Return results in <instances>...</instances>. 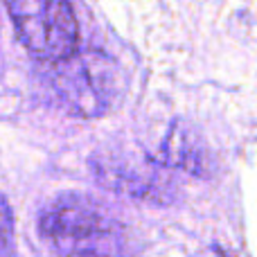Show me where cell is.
I'll list each match as a JSON object with an SVG mask.
<instances>
[{
    "mask_svg": "<svg viewBox=\"0 0 257 257\" xmlns=\"http://www.w3.org/2000/svg\"><path fill=\"white\" fill-rule=\"evenodd\" d=\"M39 232L61 257H133L136 239L124 221L86 194L54 196L39 214Z\"/></svg>",
    "mask_w": 257,
    "mask_h": 257,
    "instance_id": "6da1fadb",
    "label": "cell"
},
{
    "mask_svg": "<svg viewBox=\"0 0 257 257\" xmlns=\"http://www.w3.org/2000/svg\"><path fill=\"white\" fill-rule=\"evenodd\" d=\"M52 99L75 117L93 120L111 113L124 95V75L102 52H79L50 61L45 75Z\"/></svg>",
    "mask_w": 257,
    "mask_h": 257,
    "instance_id": "7a4b0ae2",
    "label": "cell"
},
{
    "mask_svg": "<svg viewBox=\"0 0 257 257\" xmlns=\"http://www.w3.org/2000/svg\"><path fill=\"white\" fill-rule=\"evenodd\" d=\"M21 45L39 61H57L79 45L70 0H5Z\"/></svg>",
    "mask_w": 257,
    "mask_h": 257,
    "instance_id": "3957f363",
    "label": "cell"
},
{
    "mask_svg": "<svg viewBox=\"0 0 257 257\" xmlns=\"http://www.w3.org/2000/svg\"><path fill=\"white\" fill-rule=\"evenodd\" d=\"M90 167L102 185L115 192L142 201H154V203L172 201L174 183L163 174L167 167L156 163L151 154L111 147L106 151L93 154Z\"/></svg>",
    "mask_w": 257,
    "mask_h": 257,
    "instance_id": "277c9868",
    "label": "cell"
},
{
    "mask_svg": "<svg viewBox=\"0 0 257 257\" xmlns=\"http://www.w3.org/2000/svg\"><path fill=\"white\" fill-rule=\"evenodd\" d=\"M151 156L156 163H160L167 169H183V172L196 174V176H203L210 172V156L203 142H199V138L183 124H174L172 131L160 142L158 151Z\"/></svg>",
    "mask_w": 257,
    "mask_h": 257,
    "instance_id": "5b68a950",
    "label": "cell"
},
{
    "mask_svg": "<svg viewBox=\"0 0 257 257\" xmlns=\"http://www.w3.org/2000/svg\"><path fill=\"white\" fill-rule=\"evenodd\" d=\"M0 257H16L12 212H9V205L3 196H0Z\"/></svg>",
    "mask_w": 257,
    "mask_h": 257,
    "instance_id": "8992f818",
    "label": "cell"
}]
</instances>
